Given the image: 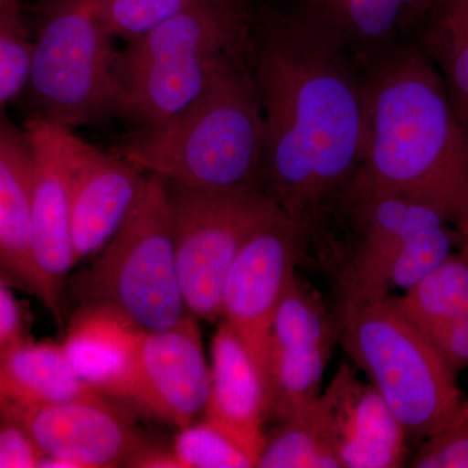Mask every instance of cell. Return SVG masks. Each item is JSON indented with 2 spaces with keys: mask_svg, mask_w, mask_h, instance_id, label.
I'll return each mask as SVG.
<instances>
[{
  "mask_svg": "<svg viewBox=\"0 0 468 468\" xmlns=\"http://www.w3.org/2000/svg\"><path fill=\"white\" fill-rule=\"evenodd\" d=\"M172 452L180 468L255 467L241 448L206 420L181 428Z\"/></svg>",
  "mask_w": 468,
  "mask_h": 468,
  "instance_id": "25",
  "label": "cell"
},
{
  "mask_svg": "<svg viewBox=\"0 0 468 468\" xmlns=\"http://www.w3.org/2000/svg\"><path fill=\"white\" fill-rule=\"evenodd\" d=\"M112 38L91 0L46 2L27 86L37 116L72 129L120 115L122 86Z\"/></svg>",
  "mask_w": 468,
  "mask_h": 468,
  "instance_id": "7",
  "label": "cell"
},
{
  "mask_svg": "<svg viewBox=\"0 0 468 468\" xmlns=\"http://www.w3.org/2000/svg\"><path fill=\"white\" fill-rule=\"evenodd\" d=\"M7 421L0 426V468L38 467L42 452L26 431Z\"/></svg>",
  "mask_w": 468,
  "mask_h": 468,
  "instance_id": "30",
  "label": "cell"
},
{
  "mask_svg": "<svg viewBox=\"0 0 468 468\" xmlns=\"http://www.w3.org/2000/svg\"><path fill=\"white\" fill-rule=\"evenodd\" d=\"M211 387L201 331L186 314L165 331L143 332L122 401L185 428L205 412Z\"/></svg>",
  "mask_w": 468,
  "mask_h": 468,
  "instance_id": "11",
  "label": "cell"
},
{
  "mask_svg": "<svg viewBox=\"0 0 468 468\" xmlns=\"http://www.w3.org/2000/svg\"><path fill=\"white\" fill-rule=\"evenodd\" d=\"M33 156L30 243L45 291V306L60 319L61 286L73 267L69 150L72 129L33 115L24 125Z\"/></svg>",
  "mask_w": 468,
  "mask_h": 468,
  "instance_id": "12",
  "label": "cell"
},
{
  "mask_svg": "<svg viewBox=\"0 0 468 468\" xmlns=\"http://www.w3.org/2000/svg\"><path fill=\"white\" fill-rule=\"evenodd\" d=\"M101 396L76 374L63 345L26 338L0 350V417L14 421L32 410Z\"/></svg>",
  "mask_w": 468,
  "mask_h": 468,
  "instance_id": "18",
  "label": "cell"
},
{
  "mask_svg": "<svg viewBox=\"0 0 468 468\" xmlns=\"http://www.w3.org/2000/svg\"><path fill=\"white\" fill-rule=\"evenodd\" d=\"M468 129V0H437L420 41Z\"/></svg>",
  "mask_w": 468,
  "mask_h": 468,
  "instance_id": "21",
  "label": "cell"
},
{
  "mask_svg": "<svg viewBox=\"0 0 468 468\" xmlns=\"http://www.w3.org/2000/svg\"><path fill=\"white\" fill-rule=\"evenodd\" d=\"M420 329L455 374L468 368V322L446 320Z\"/></svg>",
  "mask_w": 468,
  "mask_h": 468,
  "instance_id": "29",
  "label": "cell"
},
{
  "mask_svg": "<svg viewBox=\"0 0 468 468\" xmlns=\"http://www.w3.org/2000/svg\"><path fill=\"white\" fill-rule=\"evenodd\" d=\"M337 343L377 388L409 439L433 435L463 401L457 374L394 295L351 314L337 329Z\"/></svg>",
  "mask_w": 468,
  "mask_h": 468,
  "instance_id": "6",
  "label": "cell"
},
{
  "mask_svg": "<svg viewBox=\"0 0 468 468\" xmlns=\"http://www.w3.org/2000/svg\"><path fill=\"white\" fill-rule=\"evenodd\" d=\"M23 338L20 306L8 286L0 280V350Z\"/></svg>",
  "mask_w": 468,
  "mask_h": 468,
  "instance_id": "31",
  "label": "cell"
},
{
  "mask_svg": "<svg viewBox=\"0 0 468 468\" xmlns=\"http://www.w3.org/2000/svg\"><path fill=\"white\" fill-rule=\"evenodd\" d=\"M306 243V228L280 211L243 246L224 280L221 318L239 335L264 381L273 320L303 261Z\"/></svg>",
  "mask_w": 468,
  "mask_h": 468,
  "instance_id": "9",
  "label": "cell"
},
{
  "mask_svg": "<svg viewBox=\"0 0 468 468\" xmlns=\"http://www.w3.org/2000/svg\"><path fill=\"white\" fill-rule=\"evenodd\" d=\"M437 0H300L295 11L360 68L419 45Z\"/></svg>",
  "mask_w": 468,
  "mask_h": 468,
  "instance_id": "16",
  "label": "cell"
},
{
  "mask_svg": "<svg viewBox=\"0 0 468 468\" xmlns=\"http://www.w3.org/2000/svg\"><path fill=\"white\" fill-rule=\"evenodd\" d=\"M451 223L435 206L381 189L356 176L343 198L307 233L302 263L328 280L335 331L356 310L384 300L385 280L411 234Z\"/></svg>",
  "mask_w": 468,
  "mask_h": 468,
  "instance_id": "4",
  "label": "cell"
},
{
  "mask_svg": "<svg viewBox=\"0 0 468 468\" xmlns=\"http://www.w3.org/2000/svg\"><path fill=\"white\" fill-rule=\"evenodd\" d=\"M341 468H399L408 435L381 394L347 363L318 397Z\"/></svg>",
  "mask_w": 468,
  "mask_h": 468,
  "instance_id": "15",
  "label": "cell"
},
{
  "mask_svg": "<svg viewBox=\"0 0 468 468\" xmlns=\"http://www.w3.org/2000/svg\"><path fill=\"white\" fill-rule=\"evenodd\" d=\"M70 239L73 266L98 254L122 226L143 193V171L70 131Z\"/></svg>",
  "mask_w": 468,
  "mask_h": 468,
  "instance_id": "14",
  "label": "cell"
},
{
  "mask_svg": "<svg viewBox=\"0 0 468 468\" xmlns=\"http://www.w3.org/2000/svg\"><path fill=\"white\" fill-rule=\"evenodd\" d=\"M463 236L449 223L415 232L403 242L388 271L385 294L406 292L432 272L452 251L460 248Z\"/></svg>",
  "mask_w": 468,
  "mask_h": 468,
  "instance_id": "24",
  "label": "cell"
},
{
  "mask_svg": "<svg viewBox=\"0 0 468 468\" xmlns=\"http://www.w3.org/2000/svg\"><path fill=\"white\" fill-rule=\"evenodd\" d=\"M82 306L104 307L144 332L172 328L189 311L185 304L172 228L167 184L149 175L122 226L94 263L75 277Z\"/></svg>",
  "mask_w": 468,
  "mask_h": 468,
  "instance_id": "5",
  "label": "cell"
},
{
  "mask_svg": "<svg viewBox=\"0 0 468 468\" xmlns=\"http://www.w3.org/2000/svg\"><path fill=\"white\" fill-rule=\"evenodd\" d=\"M266 435L260 468H341L318 399Z\"/></svg>",
  "mask_w": 468,
  "mask_h": 468,
  "instance_id": "22",
  "label": "cell"
},
{
  "mask_svg": "<svg viewBox=\"0 0 468 468\" xmlns=\"http://www.w3.org/2000/svg\"><path fill=\"white\" fill-rule=\"evenodd\" d=\"M211 387L206 421L258 461L266 433V387L260 368L239 335L221 322L211 346Z\"/></svg>",
  "mask_w": 468,
  "mask_h": 468,
  "instance_id": "17",
  "label": "cell"
},
{
  "mask_svg": "<svg viewBox=\"0 0 468 468\" xmlns=\"http://www.w3.org/2000/svg\"><path fill=\"white\" fill-rule=\"evenodd\" d=\"M335 343L331 310L295 273L271 331L264 381L267 420H284L318 399Z\"/></svg>",
  "mask_w": 468,
  "mask_h": 468,
  "instance_id": "10",
  "label": "cell"
},
{
  "mask_svg": "<svg viewBox=\"0 0 468 468\" xmlns=\"http://www.w3.org/2000/svg\"><path fill=\"white\" fill-rule=\"evenodd\" d=\"M33 156L24 131L0 117V261L45 304L30 243Z\"/></svg>",
  "mask_w": 468,
  "mask_h": 468,
  "instance_id": "19",
  "label": "cell"
},
{
  "mask_svg": "<svg viewBox=\"0 0 468 468\" xmlns=\"http://www.w3.org/2000/svg\"><path fill=\"white\" fill-rule=\"evenodd\" d=\"M367 183L435 206L455 223L468 197V129L420 46L363 69Z\"/></svg>",
  "mask_w": 468,
  "mask_h": 468,
  "instance_id": "2",
  "label": "cell"
},
{
  "mask_svg": "<svg viewBox=\"0 0 468 468\" xmlns=\"http://www.w3.org/2000/svg\"><path fill=\"white\" fill-rule=\"evenodd\" d=\"M263 151V116L250 58L218 76L162 124L135 129L116 154L165 181L233 190L261 189Z\"/></svg>",
  "mask_w": 468,
  "mask_h": 468,
  "instance_id": "3",
  "label": "cell"
},
{
  "mask_svg": "<svg viewBox=\"0 0 468 468\" xmlns=\"http://www.w3.org/2000/svg\"><path fill=\"white\" fill-rule=\"evenodd\" d=\"M251 69L264 124L261 189L309 230L358 176L363 70L295 9L255 20Z\"/></svg>",
  "mask_w": 468,
  "mask_h": 468,
  "instance_id": "1",
  "label": "cell"
},
{
  "mask_svg": "<svg viewBox=\"0 0 468 468\" xmlns=\"http://www.w3.org/2000/svg\"><path fill=\"white\" fill-rule=\"evenodd\" d=\"M455 224H457L458 230H460L462 236L468 237V197Z\"/></svg>",
  "mask_w": 468,
  "mask_h": 468,
  "instance_id": "32",
  "label": "cell"
},
{
  "mask_svg": "<svg viewBox=\"0 0 468 468\" xmlns=\"http://www.w3.org/2000/svg\"><path fill=\"white\" fill-rule=\"evenodd\" d=\"M106 399L86 397L45 406L11 423L26 431L42 455L63 458L76 468L131 467L151 445Z\"/></svg>",
  "mask_w": 468,
  "mask_h": 468,
  "instance_id": "13",
  "label": "cell"
},
{
  "mask_svg": "<svg viewBox=\"0 0 468 468\" xmlns=\"http://www.w3.org/2000/svg\"><path fill=\"white\" fill-rule=\"evenodd\" d=\"M33 42L23 18L0 12V117L29 81Z\"/></svg>",
  "mask_w": 468,
  "mask_h": 468,
  "instance_id": "27",
  "label": "cell"
},
{
  "mask_svg": "<svg viewBox=\"0 0 468 468\" xmlns=\"http://www.w3.org/2000/svg\"><path fill=\"white\" fill-rule=\"evenodd\" d=\"M394 298L420 328L454 318L468 301V237L414 288Z\"/></svg>",
  "mask_w": 468,
  "mask_h": 468,
  "instance_id": "23",
  "label": "cell"
},
{
  "mask_svg": "<svg viewBox=\"0 0 468 468\" xmlns=\"http://www.w3.org/2000/svg\"><path fill=\"white\" fill-rule=\"evenodd\" d=\"M412 468H468V399L446 421L427 437L410 461Z\"/></svg>",
  "mask_w": 468,
  "mask_h": 468,
  "instance_id": "28",
  "label": "cell"
},
{
  "mask_svg": "<svg viewBox=\"0 0 468 468\" xmlns=\"http://www.w3.org/2000/svg\"><path fill=\"white\" fill-rule=\"evenodd\" d=\"M143 332L113 311L85 304L61 345L82 381L101 396L122 399Z\"/></svg>",
  "mask_w": 468,
  "mask_h": 468,
  "instance_id": "20",
  "label": "cell"
},
{
  "mask_svg": "<svg viewBox=\"0 0 468 468\" xmlns=\"http://www.w3.org/2000/svg\"><path fill=\"white\" fill-rule=\"evenodd\" d=\"M112 37L133 41L186 5L190 0H91Z\"/></svg>",
  "mask_w": 468,
  "mask_h": 468,
  "instance_id": "26",
  "label": "cell"
},
{
  "mask_svg": "<svg viewBox=\"0 0 468 468\" xmlns=\"http://www.w3.org/2000/svg\"><path fill=\"white\" fill-rule=\"evenodd\" d=\"M165 184L185 304L196 318L215 322L221 318V292L233 261L282 209L261 189Z\"/></svg>",
  "mask_w": 468,
  "mask_h": 468,
  "instance_id": "8",
  "label": "cell"
}]
</instances>
